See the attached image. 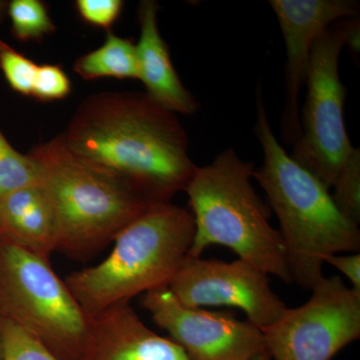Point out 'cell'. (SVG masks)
Masks as SVG:
<instances>
[{"label":"cell","instance_id":"cell-1","mask_svg":"<svg viewBox=\"0 0 360 360\" xmlns=\"http://www.w3.org/2000/svg\"><path fill=\"white\" fill-rule=\"evenodd\" d=\"M60 137L73 155L151 205L170 202L198 168L176 115L141 92L90 96Z\"/></svg>","mask_w":360,"mask_h":360},{"label":"cell","instance_id":"cell-2","mask_svg":"<svg viewBox=\"0 0 360 360\" xmlns=\"http://www.w3.org/2000/svg\"><path fill=\"white\" fill-rule=\"evenodd\" d=\"M257 105L255 134L264 150V163L253 179L279 220L291 283L311 290L324 276L326 257L359 252V227L340 212L328 187L283 148L270 125L259 85Z\"/></svg>","mask_w":360,"mask_h":360},{"label":"cell","instance_id":"cell-3","mask_svg":"<svg viewBox=\"0 0 360 360\" xmlns=\"http://www.w3.org/2000/svg\"><path fill=\"white\" fill-rule=\"evenodd\" d=\"M195 225L186 208L155 203L115 236L101 264L73 271L65 283L87 317L135 296L168 288L193 245Z\"/></svg>","mask_w":360,"mask_h":360},{"label":"cell","instance_id":"cell-4","mask_svg":"<svg viewBox=\"0 0 360 360\" xmlns=\"http://www.w3.org/2000/svg\"><path fill=\"white\" fill-rule=\"evenodd\" d=\"M255 163L233 148L196 168L186 189L195 233L188 255L201 257L210 245L229 248L258 269L291 283L285 248L270 224L271 210L251 184Z\"/></svg>","mask_w":360,"mask_h":360},{"label":"cell","instance_id":"cell-5","mask_svg":"<svg viewBox=\"0 0 360 360\" xmlns=\"http://www.w3.org/2000/svg\"><path fill=\"white\" fill-rule=\"evenodd\" d=\"M28 155L41 167L53 202L58 251L73 259L94 257L151 205L73 155L60 135L35 146Z\"/></svg>","mask_w":360,"mask_h":360},{"label":"cell","instance_id":"cell-6","mask_svg":"<svg viewBox=\"0 0 360 360\" xmlns=\"http://www.w3.org/2000/svg\"><path fill=\"white\" fill-rule=\"evenodd\" d=\"M0 319L37 338L60 360H80L89 317L49 260L0 238Z\"/></svg>","mask_w":360,"mask_h":360},{"label":"cell","instance_id":"cell-7","mask_svg":"<svg viewBox=\"0 0 360 360\" xmlns=\"http://www.w3.org/2000/svg\"><path fill=\"white\" fill-rule=\"evenodd\" d=\"M357 27L356 20H345L329 26L314 42L305 80L302 134L290 155L328 189L354 150L343 117L347 92L340 80V58Z\"/></svg>","mask_w":360,"mask_h":360},{"label":"cell","instance_id":"cell-8","mask_svg":"<svg viewBox=\"0 0 360 360\" xmlns=\"http://www.w3.org/2000/svg\"><path fill=\"white\" fill-rule=\"evenodd\" d=\"M309 302L262 329L274 360H331L360 338V293L340 276H323Z\"/></svg>","mask_w":360,"mask_h":360},{"label":"cell","instance_id":"cell-9","mask_svg":"<svg viewBox=\"0 0 360 360\" xmlns=\"http://www.w3.org/2000/svg\"><path fill=\"white\" fill-rule=\"evenodd\" d=\"M186 307H232L243 310L258 328L271 326L284 314L285 303L272 290L269 276L255 265L187 257L169 286Z\"/></svg>","mask_w":360,"mask_h":360},{"label":"cell","instance_id":"cell-10","mask_svg":"<svg viewBox=\"0 0 360 360\" xmlns=\"http://www.w3.org/2000/svg\"><path fill=\"white\" fill-rule=\"evenodd\" d=\"M142 305L193 360H250L265 349L264 333L255 324L186 307L168 288L146 293Z\"/></svg>","mask_w":360,"mask_h":360},{"label":"cell","instance_id":"cell-11","mask_svg":"<svg viewBox=\"0 0 360 360\" xmlns=\"http://www.w3.org/2000/svg\"><path fill=\"white\" fill-rule=\"evenodd\" d=\"M285 45V96L281 135L293 146L302 134L300 94L307 80L312 46L336 20L359 14V2L352 0H270Z\"/></svg>","mask_w":360,"mask_h":360},{"label":"cell","instance_id":"cell-12","mask_svg":"<svg viewBox=\"0 0 360 360\" xmlns=\"http://www.w3.org/2000/svg\"><path fill=\"white\" fill-rule=\"evenodd\" d=\"M80 360H193L170 338L156 335L129 302L89 317Z\"/></svg>","mask_w":360,"mask_h":360},{"label":"cell","instance_id":"cell-13","mask_svg":"<svg viewBox=\"0 0 360 360\" xmlns=\"http://www.w3.org/2000/svg\"><path fill=\"white\" fill-rule=\"evenodd\" d=\"M158 9L155 0H143L137 11L141 27V37L135 44L139 79L143 82L146 94L161 108L175 115H193L200 104L175 70L168 45L158 28Z\"/></svg>","mask_w":360,"mask_h":360},{"label":"cell","instance_id":"cell-14","mask_svg":"<svg viewBox=\"0 0 360 360\" xmlns=\"http://www.w3.org/2000/svg\"><path fill=\"white\" fill-rule=\"evenodd\" d=\"M0 238L47 260L58 251L56 210L44 181L0 200Z\"/></svg>","mask_w":360,"mask_h":360},{"label":"cell","instance_id":"cell-15","mask_svg":"<svg viewBox=\"0 0 360 360\" xmlns=\"http://www.w3.org/2000/svg\"><path fill=\"white\" fill-rule=\"evenodd\" d=\"M73 70L84 80L139 79L136 46L134 40L108 32L103 44L78 58Z\"/></svg>","mask_w":360,"mask_h":360},{"label":"cell","instance_id":"cell-16","mask_svg":"<svg viewBox=\"0 0 360 360\" xmlns=\"http://www.w3.org/2000/svg\"><path fill=\"white\" fill-rule=\"evenodd\" d=\"M44 181L41 167L30 155L13 148L0 130V200L23 187Z\"/></svg>","mask_w":360,"mask_h":360},{"label":"cell","instance_id":"cell-17","mask_svg":"<svg viewBox=\"0 0 360 360\" xmlns=\"http://www.w3.org/2000/svg\"><path fill=\"white\" fill-rule=\"evenodd\" d=\"M6 13L13 37L20 41H40L56 30L46 4L40 0H13Z\"/></svg>","mask_w":360,"mask_h":360},{"label":"cell","instance_id":"cell-18","mask_svg":"<svg viewBox=\"0 0 360 360\" xmlns=\"http://www.w3.org/2000/svg\"><path fill=\"white\" fill-rule=\"evenodd\" d=\"M1 360H60L37 338L7 319H0Z\"/></svg>","mask_w":360,"mask_h":360},{"label":"cell","instance_id":"cell-19","mask_svg":"<svg viewBox=\"0 0 360 360\" xmlns=\"http://www.w3.org/2000/svg\"><path fill=\"white\" fill-rule=\"evenodd\" d=\"M333 200L350 221L360 224V150L354 148L347 165L336 179Z\"/></svg>","mask_w":360,"mask_h":360},{"label":"cell","instance_id":"cell-20","mask_svg":"<svg viewBox=\"0 0 360 360\" xmlns=\"http://www.w3.org/2000/svg\"><path fill=\"white\" fill-rule=\"evenodd\" d=\"M37 68L39 65L34 61L0 39V70L14 91L32 96Z\"/></svg>","mask_w":360,"mask_h":360},{"label":"cell","instance_id":"cell-21","mask_svg":"<svg viewBox=\"0 0 360 360\" xmlns=\"http://www.w3.org/2000/svg\"><path fill=\"white\" fill-rule=\"evenodd\" d=\"M71 82L63 68L56 65H39L32 96L44 103L61 101L70 96Z\"/></svg>","mask_w":360,"mask_h":360},{"label":"cell","instance_id":"cell-22","mask_svg":"<svg viewBox=\"0 0 360 360\" xmlns=\"http://www.w3.org/2000/svg\"><path fill=\"white\" fill-rule=\"evenodd\" d=\"M124 6L122 0H77L78 15L87 25L110 30L120 18Z\"/></svg>","mask_w":360,"mask_h":360},{"label":"cell","instance_id":"cell-23","mask_svg":"<svg viewBox=\"0 0 360 360\" xmlns=\"http://www.w3.org/2000/svg\"><path fill=\"white\" fill-rule=\"evenodd\" d=\"M326 264L333 265L340 270L343 276L349 279L352 290L360 293V253L355 252L348 255H329Z\"/></svg>","mask_w":360,"mask_h":360},{"label":"cell","instance_id":"cell-24","mask_svg":"<svg viewBox=\"0 0 360 360\" xmlns=\"http://www.w3.org/2000/svg\"><path fill=\"white\" fill-rule=\"evenodd\" d=\"M250 360H271V357H270V354L266 349L262 350L259 354L255 355Z\"/></svg>","mask_w":360,"mask_h":360},{"label":"cell","instance_id":"cell-25","mask_svg":"<svg viewBox=\"0 0 360 360\" xmlns=\"http://www.w3.org/2000/svg\"><path fill=\"white\" fill-rule=\"evenodd\" d=\"M7 4H7L6 1H1V0H0V22L4 20V15H6Z\"/></svg>","mask_w":360,"mask_h":360},{"label":"cell","instance_id":"cell-26","mask_svg":"<svg viewBox=\"0 0 360 360\" xmlns=\"http://www.w3.org/2000/svg\"><path fill=\"white\" fill-rule=\"evenodd\" d=\"M0 360H1V350H0Z\"/></svg>","mask_w":360,"mask_h":360}]
</instances>
